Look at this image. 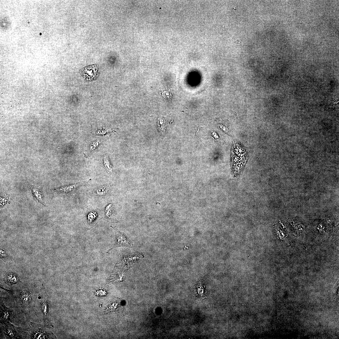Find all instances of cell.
<instances>
[{
	"label": "cell",
	"instance_id": "cell-1",
	"mask_svg": "<svg viewBox=\"0 0 339 339\" xmlns=\"http://www.w3.org/2000/svg\"><path fill=\"white\" fill-rule=\"evenodd\" d=\"M110 227L114 230L115 233V243L112 247L109 249L107 253L110 252L114 248L120 247H126L132 248L133 243L132 241L128 237L124 232H121L116 227L111 226Z\"/></svg>",
	"mask_w": 339,
	"mask_h": 339
},
{
	"label": "cell",
	"instance_id": "cell-2",
	"mask_svg": "<svg viewBox=\"0 0 339 339\" xmlns=\"http://www.w3.org/2000/svg\"><path fill=\"white\" fill-rule=\"evenodd\" d=\"M80 73L87 82L95 80L99 74V68L96 64L89 65L83 68L80 70Z\"/></svg>",
	"mask_w": 339,
	"mask_h": 339
},
{
	"label": "cell",
	"instance_id": "cell-3",
	"mask_svg": "<svg viewBox=\"0 0 339 339\" xmlns=\"http://www.w3.org/2000/svg\"><path fill=\"white\" fill-rule=\"evenodd\" d=\"M31 326V338L32 339H45L51 337L49 336V331H47L46 329L41 325H39L30 322Z\"/></svg>",
	"mask_w": 339,
	"mask_h": 339
},
{
	"label": "cell",
	"instance_id": "cell-4",
	"mask_svg": "<svg viewBox=\"0 0 339 339\" xmlns=\"http://www.w3.org/2000/svg\"><path fill=\"white\" fill-rule=\"evenodd\" d=\"M85 181L68 185H64L53 189L58 194L69 195L74 192L80 186L83 185Z\"/></svg>",
	"mask_w": 339,
	"mask_h": 339
},
{
	"label": "cell",
	"instance_id": "cell-5",
	"mask_svg": "<svg viewBox=\"0 0 339 339\" xmlns=\"http://www.w3.org/2000/svg\"><path fill=\"white\" fill-rule=\"evenodd\" d=\"M28 187L31 191L34 200L46 206V205L43 200V196L41 191L38 188L32 185L28 184Z\"/></svg>",
	"mask_w": 339,
	"mask_h": 339
},
{
	"label": "cell",
	"instance_id": "cell-6",
	"mask_svg": "<svg viewBox=\"0 0 339 339\" xmlns=\"http://www.w3.org/2000/svg\"><path fill=\"white\" fill-rule=\"evenodd\" d=\"M28 290L25 289L22 291L20 294L19 300L24 305L29 304L32 299L31 292Z\"/></svg>",
	"mask_w": 339,
	"mask_h": 339
},
{
	"label": "cell",
	"instance_id": "cell-7",
	"mask_svg": "<svg viewBox=\"0 0 339 339\" xmlns=\"http://www.w3.org/2000/svg\"><path fill=\"white\" fill-rule=\"evenodd\" d=\"M111 205L106 207L105 210V220L110 223H116L117 220L114 215Z\"/></svg>",
	"mask_w": 339,
	"mask_h": 339
},
{
	"label": "cell",
	"instance_id": "cell-8",
	"mask_svg": "<svg viewBox=\"0 0 339 339\" xmlns=\"http://www.w3.org/2000/svg\"><path fill=\"white\" fill-rule=\"evenodd\" d=\"M1 303V320L3 323H6L9 317V313L8 309L6 308L3 304Z\"/></svg>",
	"mask_w": 339,
	"mask_h": 339
},
{
	"label": "cell",
	"instance_id": "cell-9",
	"mask_svg": "<svg viewBox=\"0 0 339 339\" xmlns=\"http://www.w3.org/2000/svg\"><path fill=\"white\" fill-rule=\"evenodd\" d=\"M5 333L7 337L9 338H19L17 336V333L15 330H14L13 327L10 325L8 324L5 327Z\"/></svg>",
	"mask_w": 339,
	"mask_h": 339
},
{
	"label": "cell",
	"instance_id": "cell-10",
	"mask_svg": "<svg viewBox=\"0 0 339 339\" xmlns=\"http://www.w3.org/2000/svg\"><path fill=\"white\" fill-rule=\"evenodd\" d=\"M5 280L7 284L12 285L16 283L18 278L17 276L12 273L7 274L5 276Z\"/></svg>",
	"mask_w": 339,
	"mask_h": 339
},
{
	"label": "cell",
	"instance_id": "cell-11",
	"mask_svg": "<svg viewBox=\"0 0 339 339\" xmlns=\"http://www.w3.org/2000/svg\"><path fill=\"white\" fill-rule=\"evenodd\" d=\"M104 163L105 167L107 172H112L113 167L107 156H104Z\"/></svg>",
	"mask_w": 339,
	"mask_h": 339
},
{
	"label": "cell",
	"instance_id": "cell-12",
	"mask_svg": "<svg viewBox=\"0 0 339 339\" xmlns=\"http://www.w3.org/2000/svg\"><path fill=\"white\" fill-rule=\"evenodd\" d=\"M10 195L6 194L0 197V208L3 207L7 203L10 204V202L9 200Z\"/></svg>",
	"mask_w": 339,
	"mask_h": 339
},
{
	"label": "cell",
	"instance_id": "cell-13",
	"mask_svg": "<svg viewBox=\"0 0 339 339\" xmlns=\"http://www.w3.org/2000/svg\"><path fill=\"white\" fill-rule=\"evenodd\" d=\"M158 129L159 131L162 134L165 131V124L164 120L160 119L158 121Z\"/></svg>",
	"mask_w": 339,
	"mask_h": 339
},
{
	"label": "cell",
	"instance_id": "cell-14",
	"mask_svg": "<svg viewBox=\"0 0 339 339\" xmlns=\"http://www.w3.org/2000/svg\"><path fill=\"white\" fill-rule=\"evenodd\" d=\"M109 190V188L108 187L103 186L97 189L96 193L99 195H104L107 193Z\"/></svg>",
	"mask_w": 339,
	"mask_h": 339
},
{
	"label": "cell",
	"instance_id": "cell-15",
	"mask_svg": "<svg viewBox=\"0 0 339 339\" xmlns=\"http://www.w3.org/2000/svg\"><path fill=\"white\" fill-rule=\"evenodd\" d=\"M46 301H44L42 304L41 309L44 317H46L48 311V304Z\"/></svg>",
	"mask_w": 339,
	"mask_h": 339
}]
</instances>
